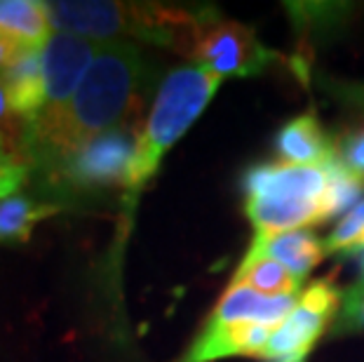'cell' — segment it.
Segmentation results:
<instances>
[{
	"label": "cell",
	"instance_id": "1",
	"mask_svg": "<svg viewBox=\"0 0 364 362\" xmlns=\"http://www.w3.org/2000/svg\"><path fill=\"white\" fill-rule=\"evenodd\" d=\"M144 82L146 59L134 43H102L75 95L57 113L26 125L21 149L28 163L50 176L95 137L127 125Z\"/></svg>",
	"mask_w": 364,
	"mask_h": 362
},
{
	"label": "cell",
	"instance_id": "2",
	"mask_svg": "<svg viewBox=\"0 0 364 362\" xmlns=\"http://www.w3.org/2000/svg\"><path fill=\"white\" fill-rule=\"evenodd\" d=\"M52 28L111 43V38L132 36L165 45L188 57L198 31L209 10H181L158 3H115V0H57L48 3Z\"/></svg>",
	"mask_w": 364,
	"mask_h": 362
},
{
	"label": "cell",
	"instance_id": "3",
	"mask_svg": "<svg viewBox=\"0 0 364 362\" xmlns=\"http://www.w3.org/2000/svg\"><path fill=\"white\" fill-rule=\"evenodd\" d=\"M223 78L207 71L205 66L186 64L174 68L160 82L149 120L139 137V153L127 181V198L134 200L153 179L165 153L188 132L200 118L209 99L216 95Z\"/></svg>",
	"mask_w": 364,
	"mask_h": 362
},
{
	"label": "cell",
	"instance_id": "4",
	"mask_svg": "<svg viewBox=\"0 0 364 362\" xmlns=\"http://www.w3.org/2000/svg\"><path fill=\"white\" fill-rule=\"evenodd\" d=\"M141 129L127 125L113 127L95 137L66 163H61L50 174L57 186L73 191H97L108 186H125L129 181L132 165L139 153Z\"/></svg>",
	"mask_w": 364,
	"mask_h": 362
},
{
	"label": "cell",
	"instance_id": "5",
	"mask_svg": "<svg viewBox=\"0 0 364 362\" xmlns=\"http://www.w3.org/2000/svg\"><path fill=\"white\" fill-rule=\"evenodd\" d=\"M188 59L216 73L219 78H228V75L250 78L268 68L277 55L259 41L250 26L228 21L216 10H209Z\"/></svg>",
	"mask_w": 364,
	"mask_h": 362
},
{
	"label": "cell",
	"instance_id": "6",
	"mask_svg": "<svg viewBox=\"0 0 364 362\" xmlns=\"http://www.w3.org/2000/svg\"><path fill=\"white\" fill-rule=\"evenodd\" d=\"M97 41L80 38L64 31H54L43 48V78H45V109L43 115L57 113L75 95L85 73L99 52Z\"/></svg>",
	"mask_w": 364,
	"mask_h": 362
},
{
	"label": "cell",
	"instance_id": "7",
	"mask_svg": "<svg viewBox=\"0 0 364 362\" xmlns=\"http://www.w3.org/2000/svg\"><path fill=\"white\" fill-rule=\"evenodd\" d=\"M275 327L261 322H205L203 332L196 336L176 362H214L233 356L263 358L268 339Z\"/></svg>",
	"mask_w": 364,
	"mask_h": 362
},
{
	"label": "cell",
	"instance_id": "8",
	"mask_svg": "<svg viewBox=\"0 0 364 362\" xmlns=\"http://www.w3.org/2000/svg\"><path fill=\"white\" fill-rule=\"evenodd\" d=\"M329 165H257L245 176V198L322 200L324 191L329 186Z\"/></svg>",
	"mask_w": 364,
	"mask_h": 362
},
{
	"label": "cell",
	"instance_id": "9",
	"mask_svg": "<svg viewBox=\"0 0 364 362\" xmlns=\"http://www.w3.org/2000/svg\"><path fill=\"white\" fill-rule=\"evenodd\" d=\"M43 48L45 45H26L12 64L0 71V85L5 87L10 109L24 125L33 122L45 109Z\"/></svg>",
	"mask_w": 364,
	"mask_h": 362
},
{
	"label": "cell",
	"instance_id": "10",
	"mask_svg": "<svg viewBox=\"0 0 364 362\" xmlns=\"http://www.w3.org/2000/svg\"><path fill=\"white\" fill-rule=\"evenodd\" d=\"M331 315L313 311L304 304L294 306V311L273 329L268 339L263 362H306L315 344L327 329Z\"/></svg>",
	"mask_w": 364,
	"mask_h": 362
},
{
	"label": "cell",
	"instance_id": "11",
	"mask_svg": "<svg viewBox=\"0 0 364 362\" xmlns=\"http://www.w3.org/2000/svg\"><path fill=\"white\" fill-rule=\"evenodd\" d=\"M275 153L282 165L324 167L336 160V146L315 113L296 115L284 122L275 134Z\"/></svg>",
	"mask_w": 364,
	"mask_h": 362
},
{
	"label": "cell",
	"instance_id": "12",
	"mask_svg": "<svg viewBox=\"0 0 364 362\" xmlns=\"http://www.w3.org/2000/svg\"><path fill=\"white\" fill-rule=\"evenodd\" d=\"M296 297H263L242 284H230L209 315V322H261L277 327L294 311Z\"/></svg>",
	"mask_w": 364,
	"mask_h": 362
},
{
	"label": "cell",
	"instance_id": "13",
	"mask_svg": "<svg viewBox=\"0 0 364 362\" xmlns=\"http://www.w3.org/2000/svg\"><path fill=\"white\" fill-rule=\"evenodd\" d=\"M252 247L270 259L280 261L284 268H289L299 278H306L327 257L324 240H320L311 230L304 228L287 230V233H277V235H257Z\"/></svg>",
	"mask_w": 364,
	"mask_h": 362
},
{
	"label": "cell",
	"instance_id": "14",
	"mask_svg": "<svg viewBox=\"0 0 364 362\" xmlns=\"http://www.w3.org/2000/svg\"><path fill=\"white\" fill-rule=\"evenodd\" d=\"M230 284H242V287H250L263 297H296L301 292V284H304V278L294 275L280 261L250 247L242 264L233 273Z\"/></svg>",
	"mask_w": 364,
	"mask_h": 362
},
{
	"label": "cell",
	"instance_id": "15",
	"mask_svg": "<svg viewBox=\"0 0 364 362\" xmlns=\"http://www.w3.org/2000/svg\"><path fill=\"white\" fill-rule=\"evenodd\" d=\"M48 3L41 0H0V33L26 45H45L52 36Z\"/></svg>",
	"mask_w": 364,
	"mask_h": 362
},
{
	"label": "cell",
	"instance_id": "16",
	"mask_svg": "<svg viewBox=\"0 0 364 362\" xmlns=\"http://www.w3.org/2000/svg\"><path fill=\"white\" fill-rule=\"evenodd\" d=\"M59 210V205L38 203L28 196L0 200V243H26L36 223L57 214Z\"/></svg>",
	"mask_w": 364,
	"mask_h": 362
},
{
	"label": "cell",
	"instance_id": "17",
	"mask_svg": "<svg viewBox=\"0 0 364 362\" xmlns=\"http://www.w3.org/2000/svg\"><path fill=\"white\" fill-rule=\"evenodd\" d=\"M364 191V181L350 174L348 169L338 163V158L329 165V186L324 191L322 205H324V221L338 217L355 207L358 198Z\"/></svg>",
	"mask_w": 364,
	"mask_h": 362
},
{
	"label": "cell",
	"instance_id": "18",
	"mask_svg": "<svg viewBox=\"0 0 364 362\" xmlns=\"http://www.w3.org/2000/svg\"><path fill=\"white\" fill-rule=\"evenodd\" d=\"M28 167L31 163L21 146L0 129V200L12 198L14 191L24 186L28 179Z\"/></svg>",
	"mask_w": 364,
	"mask_h": 362
},
{
	"label": "cell",
	"instance_id": "19",
	"mask_svg": "<svg viewBox=\"0 0 364 362\" xmlns=\"http://www.w3.org/2000/svg\"><path fill=\"white\" fill-rule=\"evenodd\" d=\"M364 245V200L353 207L350 212L341 219L338 226L331 230V235L324 240L327 254L334 252H355Z\"/></svg>",
	"mask_w": 364,
	"mask_h": 362
},
{
	"label": "cell",
	"instance_id": "20",
	"mask_svg": "<svg viewBox=\"0 0 364 362\" xmlns=\"http://www.w3.org/2000/svg\"><path fill=\"white\" fill-rule=\"evenodd\" d=\"M338 329L341 332H364V278L346 289L338 311Z\"/></svg>",
	"mask_w": 364,
	"mask_h": 362
},
{
	"label": "cell",
	"instance_id": "21",
	"mask_svg": "<svg viewBox=\"0 0 364 362\" xmlns=\"http://www.w3.org/2000/svg\"><path fill=\"white\" fill-rule=\"evenodd\" d=\"M336 158L348 172L364 181V127L350 129L336 144Z\"/></svg>",
	"mask_w": 364,
	"mask_h": 362
},
{
	"label": "cell",
	"instance_id": "22",
	"mask_svg": "<svg viewBox=\"0 0 364 362\" xmlns=\"http://www.w3.org/2000/svg\"><path fill=\"white\" fill-rule=\"evenodd\" d=\"M317 82H320L324 95H329L334 102L364 113V82L338 80V78H331V75H320Z\"/></svg>",
	"mask_w": 364,
	"mask_h": 362
},
{
	"label": "cell",
	"instance_id": "23",
	"mask_svg": "<svg viewBox=\"0 0 364 362\" xmlns=\"http://www.w3.org/2000/svg\"><path fill=\"white\" fill-rule=\"evenodd\" d=\"M0 129H7V134H12V132H19V137H24V129L26 125L24 122H17V115L12 113L10 109V102H7V95H5V87L0 85Z\"/></svg>",
	"mask_w": 364,
	"mask_h": 362
},
{
	"label": "cell",
	"instance_id": "24",
	"mask_svg": "<svg viewBox=\"0 0 364 362\" xmlns=\"http://www.w3.org/2000/svg\"><path fill=\"white\" fill-rule=\"evenodd\" d=\"M21 48H26V43H19L10 36L0 33V71L12 64L14 57L21 52Z\"/></svg>",
	"mask_w": 364,
	"mask_h": 362
}]
</instances>
